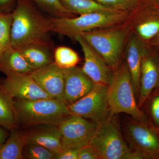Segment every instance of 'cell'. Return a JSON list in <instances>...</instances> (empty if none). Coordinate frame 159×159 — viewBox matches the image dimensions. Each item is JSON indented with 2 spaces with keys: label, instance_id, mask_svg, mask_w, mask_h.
<instances>
[{
  "label": "cell",
  "instance_id": "6da1fadb",
  "mask_svg": "<svg viewBox=\"0 0 159 159\" xmlns=\"http://www.w3.org/2000/svg\"><path fill=\"white\" fill-rule=\"evenodd\" d=\"M11 47L20 50L26 46L39 45L53 48L50 37L52 25L29 0H16L12 11Z\"/></svg>",
  "mask_w": 159,
  "mask_h": 159
},
{
  "label": "cell",
  "instance_id": "7a4b0ae2",
  "mask_svg": "<svg viewBox=\"0 0 159 159\" xmlns=\"http://www.w3.org/2000/svg\"><path fill=\"white\" fill-rule=\"evenodd\" d=\"M18 126L29 128L42 124L57 125L71 115L65 102L55 98L13 99Z\"/></svg>",
  "mask_w": 159,
  "mask_h": 159
},
{
  "label": "cell",
  "instance_id": "3957f363",
  "mask_svg": "<svg viewBox=\"0 0 159 159\" xmlns=\"http://www.w3.org/2000/svg\"><path fill=\"white\" fill-rule=\"evenodd\" d=\"M108 99L111 115L123 113L138 120L149 121L138 106L126 63H123L114 71L108 86Z\"/></svg>",
  "mask_w": 159,
  "mask_h": 159
},
{
  "label": "cell",
  "instance_id": "277c9868",
  "mask_svg": "<svg viewBox=\"0 0 159 159\" xmlns=\"http://www.w3.org/2000/svg\"><path fill=\"white\" fill-rule=\"evenodd\" d=\"M115 116L97 124L89 145L96 149L100 159H140L128 146Z\"/></svg>",
  "mask_w": 159,
  "mask_h": 159
},
{
  "label": "cell",
  "instance_id": "5b68a950",
  "mask_svg": "<svg viewBox=\"0 0 159 159\" xmlns=\"http://www.w3.org/2000/svg\"><path fill=\"white\" fill-rule=\"evenodd\" d=\"M121 131L128 146L140 159H159V129L149 121L129 116L121 122Z\"/></svg>",
  "mask_w": 159,
  "mask_h": 159
},
{
  "label": "cell",
  "instance_id": "8992f818",
  "mask_svg": "<svg viewBox=\"0 0 159 159\" xmlns=\"http://www.w3.org/2000/svg\"><path fill=\"white\" fill-rule=\"evenodd\" d=\"M126 11L94 12L81 15L77 17H49L52 31L75 38L78 35L95 29L107 28L124 20Z\"/></svg>",
  "mask_w": 159,
  "mask_h": 159
},
{
  "label": "cell",
  "instance_id": "52a82bcc",
  "mask_svg": "<svg viewBox=\"0 0 159 159\" xmlns=\"http://www.w3.org/2000/svg\"><path fill=\"white\" fill-rule=\"evenodd\" d=\"M126 33L124 29H109L93 30L80 35L114 71L119 66Z\"/></svg>",
  "mask_w": 159,
  "mask_h": 159
},
{
  "label": "cell",
  "instance_id": "ba28073f",
  "mask_svg": "<svg viewBox=\"0 0 159 159\" xmlns=\"http://www.w3.org/2000/svg\"><path fill=\"white\" fill-rule=\"evenodd\" d=\"M68 106L71 113L91 120L97 124L110 116L108 99V86L95 84L89 92Z\"/></svg>",
  "mask_w": 159,
  "mask_h": 159
},
{
  "label": "cell",
  "instance_id": "9c48e42d",
  "mask_svg": "<svg viewBox=\"0 0 159 159\" xmlns=\"http://www.w3.org/2000/svg\"><path fill=\"white\" fill-rule=\"evenodd\" d=\"M57 126L61 133L62 149H80L89 145L97 124L80 116L71 114L63 119Z\"/></svg>",
  "mask_w": 159,
  "mask_h": 159
},
{
  "label": "cell",
  "instance_id": "30bf717a",
  "mask_svg": "<svg viewBox=\"0 0 159 159\" xmlns=\"http://www.w3.org/2000/svg\"><path fill=\"white\" fill-rule=\"evenodd\" d=\"M0 89L13 99L52 98L40 87L30 74L6 75V78L0 80Z\"/></svg>",
  "mask_w": 159,
  "mask_h": 159
},
{
  "label": "cell",
  "instance_id": "8fae6325",
  "mask_svg": "<svg viewBox=\"0 0 159 159\" xmlns=\"http://www.w3.org/2000/svg\"><path fill=\"white\" fill-rule=\"evenodd\" d=\"M74 39L79 43L84 57L82 70L95 84L108 86L112 77V70L102 57L81 35Z\"/></svg>",
  "mask_w": 159,
  "mask_h": 159
},
{
  "label": "cell",
  "instance_id": "7c38bea8",
  "mask_svg": "<svg viewBox=\"0 0 159 159\" xmlns=\"http://www.w3.org/2000/svg\"><path fill=\"white\" fill-rule=\"evenodd\" d=\"M30 74L40 87L51 98L60 99L65 102L63 69L53 62L34 70Z\"/></svg>",
  "mask_w": 159,
  "mask_h": 159
},
{
  "label": "cell",
  "instance_id": "4fadbf2b",
  "mask_svg": "<svg viewBox=\"0 0 159 159\" xmlns=\"http://www.w3.org/2000/svg\"><path fill=\"white\" fill-rule=\"evenodd\" d=\"M64 100L68 105L76 102L88 93L95 84L82 69L73 67L63 69Z\"/></svg>",
  "mask_w": 159,
  "mask_h": 159
},
{
  "label": "cell",
  "instance_id": "5bb4252c",
  "mask_svg": "<svg viewBox=\"0 0 159 159\" xmlns=\"http://www.w3.org/2000/svg\"><path fill=\"white\" fill-rule=\"evenodd\" d=\"M159 87V57L144 51L141 62L140 91L138 105L142 108L149 93Z\"/></svg>",
  "mask_w": 159,
  "mask_h": 159
},
{
  "label": "cell",
  "instance_id": "9a60e30c",
  "mask_svg": "<svg viewBox=\"0 0 159 159\" xmlns=\"http://www.w3.org/2000/svg\"><path fill=\"white\" fill-rule=\"evenodd\" d=\"M26 143L41 145L57 154L62 150L61 134L57 125H39L24 131Z\"/></svg>",
  "mask_w": 159,
  "mask_h": 159
},
{
  "label": "cell",
  "instance_id": "2e32d148",
  "mask_svg": "<svg viewBox=\"0 0 159 159\" xmlns=\"http://www.w3.org/2000/svg\"><path fill=\"white\" fill-rule=\"evenodd\" d=\"M34 70L19 50L11 47L0 53V71L6 76L10 74H30Z\"/></svg>",
  "mask_w": 159,
  "mask_h": 159
},
{
  "label": "cell",
  "instance_id": "e0dca14e",
  "mask_svg": "<svg viewBox=\"0 0 159 159\" xmlns=\"http://www.w3.org/2000/svg\"><path fill=\"white\" fill-rule=\"evenodd\" d=\"M135 37L131 38L128 46L127 64L130 73L136 98L138 101L140 91L141 62L144 50Z\"/></svg>",
  "mask_w": 159,
  "mask_h": 159
},
{
  "label": "cell",
  "instance_id": "ac0fdd59",
  "mask_svg": "<svg viewBox=\"0 0 159 159\" xmlns=\"http://www.w3.org/2000/svg\"><path fill=\"white\" fill-rule=\"evenodd\" d=\"M10 132L0 146V159H23V148L26 144L24 131L17 128Z\"/></svg>",
  "mask_w": 159,
  "mask_h": 159
},
{
  "label": "cell",
  "instance_id": "d6986e66",
  "mask_svg": "<svg viewBox=\"0 0 159 159\" xmlns=\"http://www.w3.org/2000/svg\"><path fill=\"white\" fill-rule=\"evenodd\" d=\"M52 48L39 45H31L20 49L23 57L34 70L50 64L53 61Z\"/></svg>",
  "mask_w": 159,
  "mask_h": 159
},
{
  "label": "cell",
  "instance_id": "ffe728a7",
  "mask_svg": "<svg viewBox=\"0 0 159 159\" xmlns=\"http://www.w3.org/2000/svg\"><path fill=\"white\" fill-rule=\"evenodd\" d=\"M63 6L73 13L81 15L94 12H112L119 11L101 5L93 0H59Z\"/></svg>",
  "mask_w": 159,
  "mask_h": 159
},
{
  "label": "cell",
  "instance_id": "44dd1931",
  "mask_svg": "<svg viewBox=\"0 0 159 159\" xmlns=\"http://www.w3.org/2000/svg\"><path fill=\"white\" fill-rule=\"evenodd\" d=\"M0 126L9 131L18 127L14 106V100L0 89Z\"/></svg>",
  "mask_w": 159,
  "mask_h": 159
},
{
  "label": "cell",
  "instance_id": "7402d4cb",
  "mask_svg": "<svg viewBox=\"0 0 159 159\" xmlns=\"http://www.w3.org/2000/svg\"><path fill=\"white\" fill-rule=\"evenodd\" d=\"M141 110L148 120L159 129V87L151 92L145 99Z\"/></svg>",
  "mask_w": 159,
  "mask_h": 159
},
{
  "label": "cell",
  "instance_id": "603a6c76",
  "mask_svg": "<svg viewBox=\"0 0 159 159\" xmlns=\"http://www.w3.org/2000/svg\"><path fill=\"white\" fill-rule=\"evenodd\" d=\"M145 19L137 26V32L144 40L154 39L159 34V10Z\"/></svg>",
  "mask_w": 159,
  "mask_h": 159
},
{
  "label": "cell",
  "instance_id": "cb8c5ba5",
  "mask_svg": "<svg viewBox=\"0 0 159 159\" xmlns=\"http://www.w3.org/2000/svg\"><path fill=\"white\" fill-rule=\"evenodd\" d=\"M54 57V62L62 69L75 67L80 60L79 56L75 51L63 46L58 47L55 49Z\"/></svg>",
  "mask_w": 159,
  "mask_h": 159
},
{
  "label": "cell",
  "instance_id": "d4e9b609",
  "mask_svg": "<svg viewBox=\"0 0 159 159\" xmlns=\"http://www.w3.org/2000/svg\"><path fill=\"white\" fill-rule=\"evenodd\" d=\"M13 21L11 12H0V50L1 52L11 48V33Z\"/></svg>",
  "mask_w": 159,
  "mask_h": 159
},
{
  "label": "cell",
  "instance_id": "484cf974",
  "mask_svg": "<svg viewBox=\"0 0 159 159\" xmlns=\"http://www.w3.org/2000/svg\"><path fill=\"white\" fill-rule=\"evenodd\" d=\"M43 10L56 18L74 17L73 14L66 9L59 0H32Z\"/></svg>",
  "mask_w": 159,
  "mask_h": 159
},
{
  "label": "cell",
  "instance_id": "4316f807",
  "mask_svg": "<svg viewBox=\"0 0 159 159\" xmlns=\"http://www.w3.org/2000/svg\"><path fill=\"white\" fill-rule=\"evenodd\" d=\"M56 154L41 145L26 143L23 150V159H55Z\"/></svg>",
  "mask_w": 159,
  "mask_h": 159
},
{
  "label": "cell",
  "instance_id": "83f0119b",
  "mask_svg": "<svg viewBox=\"0 0 159 159\" xmlns=\"http://www.w3.org/2000/svg\"><path fill=\"white\" fill-rule=\"evenodd\" d=\"M97 2L119 11H126L137 6L138 0H93Z\"/></svg>",
  "mask_w": 159,
  "mask_h": 159
},
{
  "label": "cell",
  "instance_id": "f1b7e54d",
  "mask_svg": "<svg viewBox=\"0 0 159 159\" xmlns=\"http://www.w3.org/2000/svg\"><path fill=\"white\" fill-rule=\"evenodd\" d=\"M79 159H100L97 151L89 145L79 149Z\"/></svg>",
  "mask_w": 159,
  "mask_h": 159
},
{
  "label": "cell",
  "instance_id": "f546056e",
  "mask_svg": "<svg viewBox=\"0 0 159 159\" xmlns=\"http://www.w3.org/2000/svg\"><path fill=\"white\" fill-rule=\"evenodd\" d=\"M79 149L68 148L63 149L56 154L55 159H79Z\"/></svg>",
  "mask_w": 159,
  "mask_h": 159
},
{
  "label": "cell",
  "instance_id": "4dcf8cb0",
  "mask_svg": "<svg viewBox=\"0 0 159 159\" xmlns=\"http://www.w3.org/2000/svg\"><path fill=\"white\" fill-rule=\"evenodd\" d=\"M15 0H0V12H11Z\"/></svg>",
  "mask_w": 159,
  "mask_h": 159
},
{
  "label": "cell",
  "instance_id": "1f68e13d",
  "mask_svg": "<svg viewBox=\"0 0 159 159\" xmlns=\"http://www.w3.org/2000/svg\"><path fill=\"white\" fill-rule=\"evenodd\" d=\"M7 129L0 126V146L6 141L8 138V133Z\"/></svg>",
  "mask_w": 159,
  "mask_h": 159
},
{
  "label": "cell",
  "instance_id": "d6a6232c",
  "mask_svg": "<svg viewBox=\"0 0 159 159\" xmlns=\"http://www.w3.org/2000/svg\"><path fill=\"white\" fill-rule=\"evenodd\" d=\"M153 43L159 48V34L154 39H153Z\"/></svg>",
  "mask_w": 159,
  "mask_h": 159
},
{
  "label": "cell",
  "instance_id": "836d02e7",
  "mask_svg": "<svg viewBox=\"0 0 159 159\" xmlns=\"http://www.w3.org/2000/svg\"><path fill=\"white\" fill-rule=\"evenodd\" d=\"M156 9L159 10V0L157 1V5H156Z\"/></svg>",
  "mask_w": 159,
  "mask_h": 159
},
{
  "label": "cell",
  "instance_id": "e575fe53",
  "mask_svg": "<svg viewBox=\"0 0 159 159\" xmlns=\"http://www.w3.org/2000/svg\"><path fill=\"white\" fill-rule=\"evenodd\" d=\"M1 53V50H0V53Z\"/></svg>",
  "mask_w": 159,
  "mask_h": 159
}]
</instances>
